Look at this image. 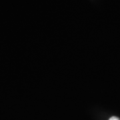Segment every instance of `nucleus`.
<instances>
[{"label":"nucleus","mask_w":120,"mask_h":120,"mask_svg":"<svg viewBox=\"0 0 120 120\" xmlns=\"http://www.w3.org/2000/svg\"><path fill=\"white\" fill-rule=\"evenodd\" d=\"M109 120H120V119L119 117H116V116H113V117H110L109 118Z\"/></svg>","instance_id":"nucleus-1"}]
</instances>
